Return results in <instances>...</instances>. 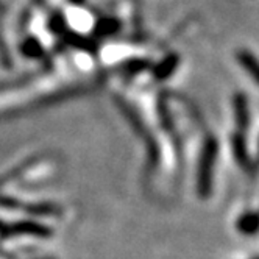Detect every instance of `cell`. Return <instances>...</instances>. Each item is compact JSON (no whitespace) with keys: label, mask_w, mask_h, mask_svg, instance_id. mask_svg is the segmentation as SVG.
Returning a JSON list of instances; mask_svg holds the SVG:
<instances>
[{"label":"cell","mask_w":259,"mask_h":259,"mask_svg":"<svg viewBox=\"0 0 259 259\" xmlns=\"http://www.w3.org/2000/svg\"><path fill=\"white\" fill-rule=\"evenodd\" d=\"M217 156V142L215 139L209 138L203 147L200 165H198V191L201 195H208L211 191L212 181V167Z\"/></svg>","instance_id":"1"},{"label":"cell","mask_w":259,"mask_h":259,"mask_svg":"<svg viewBox=\"0 0 259 259\" xmlns=\"http://www.w3.org/2000/svg\"><path fill=\"white\" fill-rule=\"evenodd\" d=\"M237 60H239L240 66L250 73V77L259 84V61L253 57L250 52H245V50L239 52Z\"/></svg>","instance_id":"2"},{"label":"cell","mask_w":259,"mask_h":259,"mask_svg":"<svg viewBox=\"0 0 259 259\" xmlns=\"http://www.w3.org/2000/svg\"><path fill=\"white\" fill-rule=\"evenodd\" d=\"M234 109H236V120L237 125L240 128H247L248 122H250V113H248V103H247V97L239 94L234 99Z\"/></svg>","instance_id":"3"},{"label":"cell","mask_w":259,"mask_h":259,"mask_svg":"<svg viewBox=\"0 0 259 259\" xmlns=\"http://www.w3.org/2000/svg\"><path fill=\"white\" fill-rule=\"evenodd\" d=\"M233 147H234V156L237 159V162L240 165H248V155H247V149H245V142L242 139V136H234L233 139Z\"/></svg>","instance_id":"4"},{"label":"cell","mask_w":259,"mask_h":259,"mask_svg":"<svg viewBox=\"0 0 259 259\" xmlns=\"http://www.w3.org/2000/svg\"><path fill=\"white\" fill-rule=\"evenodd\" d=\"M177 64H178V58L172 55V57L165 58V60L156 67V73H155V75H156L158 78H167V77H170V75H172V72H174L175 67H177Z\"/></svg>","instance_id":"5"},{"label":"cell","mask_w":259,"mask_h":259,"mask_svg":"<svg viewBox=\"0 0 259 259\" xmlns=\"http://www.w3.org/2000/svg\"><path fill=\"white\" fill-rule=\"evenodd\" d=\"M240 228L245 233H253L254 230L259 228V215L256 214H248L242 220H240Z\"/></svg>","instance_id":"6"}]
</instances>
